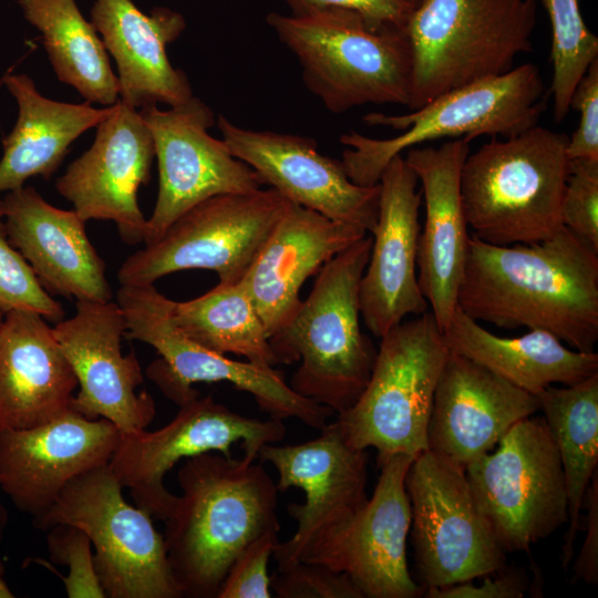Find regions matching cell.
Listing matches in <instances>:
<instances>
[{
    "mask_svg": "<svg viewBox=\"0 0 598 598\" xmlns=\"http://www.w3.org/2000/svg\"><path fill=\"white\" fill-rule=\"evenodd\" d=\"M457 307L503 329L551 333L575 350L598 340V250L563 227L534 244L496 246L471 235Z\"/></svg>",
    "mask_w": 598,
    "mask_h": 598,
    "instance_id": "1",
    "label": "cell"
},
{
    "mask_svg": "<svg viewBox=\"0 0 598 598\" xmlns=\"http://www.w3.org/2000/svg\"><path fill=\"white\" fill-rule=\"evenodd\" d=\"M178 483L163 534L171 570L183 597L217 598L238 554L279 533L277 485L254 458L213 453L185 458Z\"/></svg>",
    "mask_w": 598,
    "mask_h": 598,
    "instance_id": "2",
    "label": "cell"
},
{
    "mask_svg": "<svg viewBox=\"0 0 598 598\" xmlns=\"http://www.w3.org/2000/svg\"><path fill=\"white\" fill-rule=\"evenodd\" d=\"M371 247L372 237L364 236L327 261L291 320L269 338L278 363L300 361L290 388L337 415L360 398L377 358L359 306Z\"/></svg>",
    "mask_w": 598,
    "mask_h": 598,
    "instance_id": "3",
    "label": "cell"
},
{
    "mask_svg": "<svg viewBox=\"0 0 598 598\" xmlns=\"http://www.w3.org/2000/svg\"><path fill=\"white\" fill-rule=\"evenodd\" d=\"M567 143V135L535 125L504 140L491 137L468 154L460 185L472 234L496 246L534 244L556 235L564 227Z\"/></svg>",
    "mask_w": 598,
    "mask_h": 598,
    "instance_id": "4",
    "label": "cell"
},
{
    "mask_svg": "<svg viewBox=\"0 0 598 598\" xmlns=\"http://www.w3.org/2000/svg\"><path fill=\"white\" fill-rule=\"evenodd\" d=\"M267 24L297 58L305 85L336 114L410 100L412 55L404 30L381 28L357 11L270 12Z\"/></svg>",
    "mask_w": 598,
    "mask_h": 598,
    "instance_id": "5",
    "label": "cell"
},
{
    "mask_svg": "<svg viewBox=\"0 0 598 598\" xmlns=\"http://www.w3.org/2000/svg\"><path fill=\"white\" fill-rule=\"evenodd\" d=\"M534 0H419L404 28L412 55L408 110L503 75L533 50Z\"/></svg>",
    "mask_w": 598,
    "mask_h": 598,
    "instance_id": "6",
    "label": "cell"
},
{
    "mask_svg": "<svg viewBox=\"0 0 598 598\" xmlns=\"http://www.w3.org/2000/svg\"><path fill=\"white\" fill-rule=\"evenodd\" d=\"M545 111V86L532 63L507 73L442 94L405 114L369 113L363 122L400 131L390 138H374L350 131L340 136L346 146L342 165L360 186L379 184L389 162L427 142L478 136L509 137L537 125Z\"/></svg>",
    "mask_w": 598,
    "mask_h": 598,
    "instance_id": "7",
    "label": "cell"
},
{
    "mask_svg": "<svg viewBox=\"0 0 598 598\" xmlns=\"http://www.w3.org/2000/svg\"><path fill=\"white\" fill-rule=\"evenodd\" d=\"M380 339L365 389L336 420L351 446L378 451V464L395 454L415 457L427 450L433 399L450 353L429 310L401 321Z\"/></svg>",
    "mask_w": 598,
    "mask_h": 598,
    "instance_id": "8",
    "label": "cell"
},
{
    "mask_svg": "<svg viewBox=\"0 0 598 598\" xmlns=\"http://www.w3.org/2000/svg\"><path fill=\"white\" fill-rule=\"evenodd\" d=\"M172 302L154 283L120 286L116 291V303L126 323L125 338L145 342L161 355L150 364L146 374L167 399L181 406L200 395L193 384L229 382L251 394L274 419L293 417L321 430L334 414L296 393L282 371L228 359L189 339L172 319Z\"/></svg>",
    "mask_w": 598,
    "mask_h": 598,
    "instance_id": "9",
    "label": "cell"
},
{
    "mask_svg": "<svg viewBox=\"0 0 598 598\" xmlns=\"http://www.w3.org/2000/svg\"><path fill=\"white\" fill-rule=\"evenodd\" d=\"M109 464L70 481L54 503L32 519L41 530L81 528L94 547L100 584L110 598H181L164 537L144 509L130 505Z\"/></svg>",
    "mask_w": 598,
    "mask_h": 598,
    "instance_id": "10",
    "label": "cell"
},
{
    "mask_svg": "<svg viewBox=\"0 0 598 598\" xmlns=\"http://www.w3.org/2000/svg\"><path fill=\"white\" fill-rule=\"evenodd\" d=\"M474 496L506 551H528L568 519L558 450L544 416L516 422L497 448L465 470Z\"/></svg>",
    "mask_w": 598,
    "mask_h": 598,
    "instance_id": "11",
    "label": "cell"
},
{
    "mask_svg": "<svg viewBox=\"0 0 598 598\" xmlns=\"http://www.w3.org/2000/svg\"><path fill=\"white\" fill-rule=\"evenodd\" d=\"M290 200L274 188L221 194L189 208L154 244L128 256L121 286L153 285L185 269H209L219 282L243 280Z\"/></svg>",
    "mask_w": 598,
    "mask_h": 598,
    "instance_id": "12",
    "label": "cell"
},
{
    "mask_svg": "<svg viewBox=\"0 0 598 598\" xmlns=\"http://www.w3.org/2000/svg\"><path fill=\"white\" fill-rule=\"evenodd\" d=\"M412 545L421 586L442 588L494 574L506 564L465 468L429 450L405 476Z\"/></svg>",
    "mask_w": 598,
    "mask_h": 598,
    "instance_id": "13",
    "label": "cell"
},
{
    "mask_svg": "<svg viewBox=\"0 0 598 598\" xmlns=\"http://www.w3.org/2000/svg\"><path fill=\"white\" fill-rule=\"evenodd\" d=\"M285 435L282 420L245 416L212 395H198L156 431L121 433L109 466L122 486L130 488L137 507L165 520L177 496L166 489L164 477L178 461L212 452L231 457L236 443L245 456L256 460L262 445L278 443Z\"/></svg>",
    "mask_w": 598,
    "mask_h": 598,
    "instance_id": "14",
    "label": "cell"
},
{
    "mask_svg": "<svg viewBox=\"0 0 598 598\" xmlns=\"http://www.w3.org/2000/svg\"><path fill=\"white\" fill-rule=\"evenodd\" d=\"M413 458L395 454L379 463L371 498L313 537L299 560L347 574L363 598L422 596L424 588L412 578L406 561L412 514L405 476Z\"/></svg>",
    "mask_w": 598,
    "mask_h": 598,
    "instance_id": "15",
    "label": "cell"
},
{
    "mask_svg": "<svg viewBox=\"0 0 598 598\" xmlns=\"http://www.w3.org/2000/svg\"><path fill=\"white\" fill-rule=\"evenodd\" d=\"M140 113L154 141L159 175L157 199L146 220L145 246L156 243L182 214L209 197L261 188L257 172L235 157L223 138L208 133L216 120L198 97L166 111L144 106Z\"/></svg>",
    "mask_w": 598,
    "mask_h": 598,
    "instance_id": "16",
    "label": "cell"
},
{
    "mask_svg": "<svg viewBox=\"0 0 598 598\" xmlns=\"http://www.w3.org/2000/svg\"><path fill=\"white\" fill-rule=\"evenodd\" d=\"M54 336L76 377L80 390L71 408L81 415L111 421L121 433L146 430L156 408L135 353H122L126 323L116 301H76L75 313L55 322Z\"/></svg>",
    "mask_w": 598,
    "mask_h": 598,
    "instance_id": "17",
    "label": "cell"
},
{
    "mask_svg": "<svg viewBox=\"0 0 598 598\" xmlns=\"http://www.w3.org/2000/svg\"><path fill=\"white\" fill-rule=\"evenodd\" d=\"M96 127L91 147L68 166L55 188L83 220H112L124 243L141 244L147 219L137 193L151 178V131L140 110L120 99Z\"/></svg>",
    "mask_w": 598,
    "mask_h": 598,
    "instance_id": "18",
    "label": "cell"
},
{
    "mask_svg": "<svg viewBox=\"0 0 598 598\" xmlns=\"http://www.w3.org/2000/svg\"><path fill=\"white\" fill-rule=\"evenodd\" d=\"M217 125L231 154L286 199L372 233L380 185L354 184L342 162L321 154L313 138L244 128L221 114Z\"/></svg>",
    "mask_w": 598,
    "mask_h": 598,
    "instance_id": "19",
    "label": "cell"
},
{
    "mask_svg": "<svg viewBox=\"0 0 598 598\" xmlns=\"http://www.w3.org/2000/svg\"><path fill=\"white\" fill-rule=\"evenodd\" d=\"M257 458L270 463L278 473V491L298 487L306 501L290 503L289 515L297 529L278 542L272 557L278 569L297 563L307 544L343 520L367 501L368 453L351 446L334 421L318 437L292 445L265 444Z\"/></svg>",
    "mask_w": 598,
    "mask_h": 598,
    "instance_id": "20",
    "label": "cell"
},
{
    "mask_svg": "<svg viewBox=\"0 0 598 598\" xmlns=\"http://www.w3.org/2000/svg\"><path fill=\"white\" fill-rule=\"evenodd\" d=\"M121 431L72 408L28 429H0V489L33 518L51 507L79 475L109 464Z\"/></svg>",
    "mask_w": 598,
    "mask_h": 598,
    "instance_id": "21",
    "label": "cell"
},
{
    "mask_svg": "<svg viewBox=\"0 0 598 598\" xmlns=\"http://www.w3.org/2000/svg\"><path fill=\"white\" fill-rule=\"evenodd\" d=\"M417 183L402 155L389 162L379 181L378 220L359 287L360 315L378 338L406 316L429 310L416 272L422 199V192L416 190Z\"/></svg>",
    "mask_w": 598,
    "mask_h": 598,
    "instance_id": "22",
    "label": "cell"
},
{
    "mask_svg": "<svg viewBox=\"0 0 598 598\" xmlns=\"http://www.w3.org/2000/svg\"><path fill=\"white\" fill-rule=\"evenodd\" d=\"M470 142L416 146L404 157L422 185L425 221L419 235L417 282L442 331L457 307L468 249V225L462 196L461 172Z\"/></svg>",
    "mask_w": 598,
    "mask_h": 598,
    "instance_id": "23",
    "label": "cell"
},
{
    "mask_svg": "<svg viewBox=\"0 0 598 598\" xmlns=\"http://www.w3.org/2000/svg\"><path fill=\"white\" fill-rule=\"evenodd\" d=\"M538 410L535 395L450 351L433 399L427 450L466 470Z\"/></svg>",
    "mask_w": 598,
    "mask_h": 598,
    "instance_id": "24",
    "label": "cell"
},
{
    "mask_svg": "<svg viewBox=\"0 0 598 598\" xmlns=\"http://www.w3.org/2000/svg\"><path fill=\"white\" fill-rule=\"evenodd\" d=\"M2 205L9 241L48 292L76 301H112L105 264L74 210L54 207L31 186L7 192Z\"/></svg>",
    "mask_w": 598,
    "mask_h": 598,
    "instance_id": "25",
    "label": "cell"
},
{
    "mask_svg": "<svg viewBox=\"0 0 598 598\" xmlns=\"http://www.w3.org/2000/svg\"><path fill=\"white\" fill-rule=\"evenodd\" d=\"M367 230L289 202L241 282L270 338L293 317L306 279Z\"/></svg>",
    "mask_w": 598,
    "mask_h": 598,
    "instance_id": "26",
    "label": "cell"
},
{
    "mask_svg": "<svg viewBox=\"0 0 598 598\" xmlns=\"http://www.w3.org/2000/svg\"><path fill=\"white\" fill-rule=\"evenodd\" d=\"M91 19L116 62L121 101L140 110L177 106L194 96L186 74L166 53L186 27L181 13L158 7L145 14L132 0H95Z\"/></svg>",
    "mask_w": 598,
    "mask_h": 598,
    "instance_id": "27",
    "label": "cell"
},
{
    "mask_svg": "<svg viewBox=\"0 0 598 598\" xmlns=\"http://www.w3.org/2000/svg\"><path fill=\"white\" fill-rule=\"evenodd\" d=\"M76 377L41 315L4 312L0 326V429L43 424L71 408Z\"/></svg>",
    "mask_w": 598,
    "mask_h": 598,
    "instance_id": "28",
    "label": "cell"
},
{
    "mask_svg": "<svg viewBox=\"0 0 598 598\" xmlns=\"http://www.w3.org/2000/svg\"><path fill=\"white\" fill-rule=\"evenodd\" d=\"M2 82L19 112L16 125L2 141L0 192L20 188L34 176L50 179L72 142L113 110V105L96 109L86 101L74 104L47 99L27 74H6Z\"/></svg>",
    "mask_w": 598,
    "mask_h": 598,
    "instance_id": "29",
    "label": "cell"
},
{
    "mask_svg": "<svg viewBox=\"0 0 598 598\" xmlns=\"http://www.w3.org/2000/svg\"><path fill=\"white\" fill-rule=\"evenodd\" d=\"M443 336L451 352L471 359L535 396L549 385H571L598 373L595 351L570 350L542 330H529L517 338L497 337L458 307Z\"/></svg>",
    "mask_w": 598,
    "mask_h": 598,
    "instance_id": "30",
    "label": "cell"
},
{
    "mask_svg": "<svg viewBox=\"0 0 598 598\" xmlns=\"http://www.w3.org/2000/svg\"><path fill=\"white\" fill-rule=\"evenodd\" d=\"M556 443L568 499V527L563 567L574 558L580 512L588 486L598 472V373L571 385H549L536 395Z\"/></svg>",
    "mask_w": 598,
    "mask_h": 598,
    "instance_id": "31",
    "label": "cell"
},
{
    "mask_svg": "<svg viewBox=\"0 0 598 598\" xmlns=\"http://www.w3.org/2000/svg\"><path fill=\"white\" fill-rule=\"evenodd\" d=\"M24 18L42 34L58 79L89 103L111 106L118 100V80L106 48L75 0H19Z\"/></svg>",
    "mask_w": 598,
    "mask_h": 598,
    "instance_id": "32",
    "label": "cell"
},
{
    "mask_svg": "<svg viewBox=\"0 0 598 598\" xmlns=\"http://www.w3.org/2000/svg\"><path fill=\"white\" fill-rule=\"evenodd\" d=\"M176 327L198 344L260 367L278 364L269 337L241 281L218 282L195 299L172 302Z\"/></svg>",
    "mask_w": 598,
    "mask_h": 598,
    "instance_id": "33",
    "label": "cell"
},
{
    "mask_svg": "<svg viewBox=\"0 0 598 598\" xmlns=\"http://www.w3.org/2000/svg\"><path fill=\"white\" fill-rule=\"evenodd\" d=\"M544 7L551 29L550 61L554 118L561 122L570 110L573 92L589 65L598 59V38L587 27L578 0H534Z\"/></svg>",
    "mask_w": 598,
    "mask_h": 598,
    "instance_id": "34",
    "label": "cell"
},
{
    "mask_svg": "<svg viewBox=\"0 0 598 598\" xmlns=\"http://www.w3.org/2000/svg\"><path fill=\"white\" fill-rule=\"evenodd\" d=\"M0 309L28 310L58 322L64 318L62 305L41 286L32 268L8 238L0 200Z\"/></svg>",
    "mask_w": 598,
    "mask_h": 598,
    "instance_id": "35",
    "label": "cell"
},
{
    "mask_svg": "<svg viewBox=\"0 0 598 598\" xmlns=\"http://www.w3.org/2000/svg\"><path fill=\"white\" fill-rule=\"evenodd\" d=\"M47 532L51 559L69 567L68 577L62 578L68 597L105 598L95 571L92 544L86 533L69 524H58Z\"/></svg>",
    "mask_w": 598,
    "mask_h": 598,
    "instance_id": "36",
    "label": "cell"
},
{
    "mask_svg": "<svg viewBox=\"0 0 598 598\" xmlns=\"http://www.w3.org/2000/svg\"><path fill=\"white\" fill-rule=\"evenodd\" d=\"M560 219L564 227L598 250V159H569Z\"/></svg>",
    "mask_w": 598,
    "mask_h": 598,
    "instance_id": "37",
    "label": "cell"
},
{
    "mask_svg": "<svg viewBox=\"0 0 598 598\" xmlns=\"http://www.w3.org/2000/svg\"><path fill=\"white\" fill-rule=\"evenodd\" d=\"M270 588L278 598H363L347 574L305 560L277 569Z\"/></svg>",
    "mask_w": 598,
    "mask_h": 598,
    "instance_id": "38",
    "label": "cell"
},
{
    "mask_svg": "<svg viewBox=\"0 0 598 598\" xmlns=\"http://www.w3.org/2000/svg\"><path fill=\"white\" fill-rule=\"evenodd\" d=\"M278 542V533L268 532L248 544L231 564L217 598H270L268 561Z\"/></svg>",
    "mask_w": 598,
    "mask_h": 598,
    "instance_id": "39",
    "label": "cell"
},
{
    "mask_svg": "<svg viewBox=\"0 0 598 598\" xmlns=\"http://www.w3.org/2000/svg\"><path fill=\"white\" fill-rule=\"evenodd\" d=\"M570 109L579 112V124L568 136V158L598 159V59L577 83L570 97Z\"/></svg>",
    "mask_w": 598,
    "mask_h": 598,
    "instance_id": "40",
    "label": "cell"
},
{
    "mask_svg": "<svg viewBox=\"0 0 598 598\" xmlns=\"http://www.w3.org/2000/svg\"><path fill=\"white\" fill-rule=\"evenodd\" d=\"M291 14L340 8L362 14L370 23L381 28L404 30L414 4L409 0H283Z\"/></svg>",
    "mask_w": 598,
    "mask_h": 598,
    "instance_id": "41",
    "label": "cell"
},
{
    "mask_svg": "<svg viewBox=\"0 0 598 598\" xmlns=\"http://www.w3.org/2000/svg\"><path fill=\"white\" fill-rule=\"evenodd\" d=\"M497 576H484L481 585L472 580L458 582L442 588L424 589L426 598H523L528 591L529 582L525 571L506 569L505 566L496 571Z\"/></svg>",
    "mask_w": 598,
    "mask_h": 598,
    "instance_id": "42",
    "label": "cell"
},
{
    "mask_svg": "<svg viewBox=\"0 0 598 598\" xmlns=\"http://www.w3.org/2000/svg\"><path fill=\"white\" fill-rule=\"evenodd\" d=\"M598 473V472H597ZM594 475L584 501L586 537L574 564L573 582H598V475Z\"/></svg>",
    "mask_w": 598,
    "mask_h": 598,
    "instance_id": "43",
    "label": "cell"
},
{
    "mask_svg": "<svg viewBox=\"0 0 598 598\" xmlns=\"http://www.w3.org/2000/svg\"><path fill=\"white\" fill-rule=\"evenodd\" d=\"M14 594L9 588L4 578V568L0 561V598H12Z\"/></svg>",
    "mask_w": 598,
    "mask_h": 598,
    "instance_id": "44",
    "label": "cell"
},
{
    "mask_svg": "<svg viewBox=\"0 0 598 598\" xmlns=\"http://www.w3.org/2000/svg\"><path fill=\"white\" fill-rule=\"evenodd\" d=\"M8 519H9L8 511L0 499V543L2 542L4 533H6Z\"/></svg>",
    "mask_w": 598,
    "mask_h": 598,
    "instance_id": "45",
    "label": "cell"
},
{
    "mask_svg": "<svg viewBox=\"0 0 598 598\" xmlns=\"http://www.w3.org/2000/svg\"><path fill=\"white\" fill-rule=\"evenodd\" d=\"M3 316H4V311H2V310L0 309V326H1V322H2V319H3Z\"/></svg>",
    "mask_w": 598,
    "mask_h": 598,
    "instance_id": "46",
    "label": "cell"
},
{
    "mask_svg": "<svg viewBox=\"0 0 598 598\" xmlns=\"http://www.w3.org/2000/svg\"><path fill=\"white\" fill-rule=\"evenodd\" d=\"M410 2H412L414 6L415 3L419 1V0H409Z\"/></svg>",
    "mask_w": 598,
    "mask_h": 598,
    "instance_id": "47",
    "label": "cell"
}]
</instances>
